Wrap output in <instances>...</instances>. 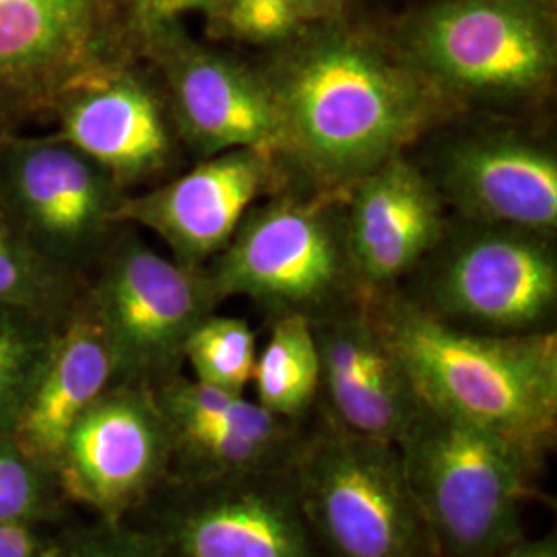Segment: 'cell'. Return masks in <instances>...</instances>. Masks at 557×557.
<instances>
[{
  "label": "cell",
  "mask_w": 557,
  "mask_h": 557,
  "mask_svg": "<svg viewBox=\"0 0 557 557\" xmlns=\"http://www.w3.org/2000/svg\"><path fill=\"white\" fill-rule=\"evenodd\" d=\"M289 41L262 75L277 110L278 153L322 188H354L450 108V94L398 48L343 21L308 25Z\"/></svg>",
  "instance_id": "obj_1"
},
{
  "label": "cell",
  "mask_w": 557,
  "mask_h": 557,
  "mask_svg": "<svg viewBox=\"0 0 557 557\" xmlns=\"http://www.w3.org/2000/svg\"><path fill=\"white\" fill-rule=\"evenodd\" d=\"M419 403L535 450L556 446L557 335L485 333L400 296L363 299Z\"/></svg>",
  "instance_id": "obj_2"
},
{
  "label": "cell",
  "mask_w": 557,
  "mask_h": 557,
  "mask_svg": "<svg viewBox=\"0 0 557 557\" xmlns=\"http://www.w3.org/2000/svg\"><path fill=\"white\" fill-rule=\"evenodd\" d=\"M395 446L440 557L496 556L524 535L547 457L423 405Z\"/></svg>",
  "instance_id": "obj_3"
},
{
  "label": "cell",
  "mask_w": 557,
  "mask_h": 557,
  "mask_svg": "<svg viewBox=\"0 0 557 557\" xmlns=\"http://www.w3.org/2000/svg\"><path fill=\"white\" fill-rule=\"evenodd\" d=\"M139 54L133 0H0V137L52 124L71 91Z\"/></svg>",
  "instance_id": "obj_4"
},
{
  "label": "cell",
  "mask_w": 557,
  "mask_h": 557,
  "mask_svg": "<svg viewBox=\"0 0 557 557\" xmlns=\"http://www.w3.org/2000/svg\"><path fill=\"white\" fill-rule=\"evenodd\" d=\"M294 479L324 557H440L395 444L349 434L317 413Z\"/></svg>",
  "instance_id": "obj_5"
},
{
  "label": "cell",
  "mask_w": 557,
  "mask_h": 557,
  "mask_svg": "<svg viewBox=\"0 0 557 557\" xmlns=\"http://www.w3.org/2000/svg\"><path fill=\"white\" fill-rule=\"evenodd\" d=\"M85 301L110 347L116 384L156 388L182 372L186 338L223 299L205 269L126 238L103 250Z\"/></svg>",
  "instance_id": "obj_6"
},
{
  "label": "cell",
  "mask_w": 557,
  "mask_h": 557,
  "mask_svg": "<svg viewBox=\"0 0 557 557\" xmlns=\"http://www.w3.org/2000/svg\"><path fill=\"white\" fill-rule=\"evenodd\" d=\"M398 50L444 91L524 96L556 73V27L541 0H436L400 25Z\"/></svg>",
  "instance_id": "obj_7"
},
{
  "label": "cell",
  "mask_w": 557,
  "mask_h": 557,
  "mask_svg": "<svg viewBox=\"0 0 557 557\" xmlns=\"http://www.w3.org/2000/svg\"><path fill=\"white\" fill-rule=\"evenodd\" d=\"M128 520L165 557H324L294 465L234 478L168 479Z\"/></svg>",
  "instance_id": "obj_8"
},
{
  "label": "cell",
  "mask_w": 557,
  "mask_h": 557,
  "mask_svg": "<svg viewBox=\"0 0 557 557\" xmlns=\"http://www.w3.org/2000/svg\"><path fill=\"white\" fill-rule=\"evenodd\" d=\"M126 195L100 163L57 133L0 137V207L32 246L87 278Z\"/></svg>",
  "instance_id": "obj_9"
},
{
  "label": "cell",
  "mask_w": 557,
  "mask_h": 557,
  "mask_svg": "<svg viewBox=\"0 0 557 557\" xmlns=\"http://www.w3.org/2000/svg\"><path fill=\"white\" fill-rule=\"evenodd\" d=\"M54 475L71 508L133 517L170 479V436L153 388L112 384L69 434Z\"/></svg>",
  "instance_id": "obj_10"
},
{
  "label": "cell",
  "mask_w": 557,
  "mask_h": 557,
  "mask_svg": "<svg viewBox=\"0 0 557 557\" xmlns=\"http://www.w3.org/2000/svg\"><path fill=\"white\" fill-rule=\"evenodd\" d=\"M207 273L221 299L246 296L275 317L319 319L335 310L345 260L319 202L283 199L248 213Z\"/></svg>",
  "instance_id": "obj_11"
},
{
  "label": "cell",
  "mask_w": 557,
  "mask_h": 557,
  "mask_svg": "<svg viewBox=\"0 0 557 557\" xmlns=\"http://www.w3.org/2000/svg\"><path fill=\"white\" fill-rule=\"evenodd\" d=\"M145 54L158 60L172 119L200 158L234 149L277 156V110L262 75L184 38L180 25L147 36Z\"/></svg>",
  "instance_id": "obj_12"
},
{
  "label": "cell",
  "mask_w": 557,
  "mask_h": 557,
  "mask_svg": "<svg viewBox=\"0 0 557 557\" xmlns=\"http://www.w3.org/2000/svg\"><path fill=\"white\" fill-rule=\"evenodd\" d=\"M170 436V479L205 481L292 467L308 425L176 374L153 388Z\"/></svg>",
  "instance_id": "obj_13"
},
{
  "label": "cell",
  "mask_w": 557,
  "mask_h": 557,
  "mask_svg": "<svg viewBox=\"0 0 557 557\" xmlns=\"http://www.w3.org/2000/svg\"><path fill=\"white\" fill-rule=\"evenodd\" d=\"M556 304L554 252L518 232H490L458 246L421 306L475 331L533 333L545 331Z\"/></svg>",
  "instance_id": "obj_14"
},
{
  "label": "cell",
  "mask_w": 557,
  "mask_h": 557,
  "mask_svg": "<svg viewBox=\"0 0 557 557\" xmlns=\"http://www.w3.org/2000/svg\"><path fill=\"white\" fill-rule=\"evenodd\" d=\"M271 158L234 149L202 160L153 190L124 197L116 223L149 230L186 267L202 264L230 244L271 180Z\"/></svg>",
  "instance_id": "obj_15"
},
{
  "label": "cell",
  "mask_w": 557,
  "mask_h": 557,
  "mask_svg": "<svg viewBox=\"0 0 557 557\" xmlns=\"http://www.w3.org/2000/svg\"><path fill=\"white\" fill-rule=\"evenodd\" d=\"M312 326L320 356L317 413L349 434L397 444L421 403L366 304L335 308Z\"/></svg>",
  "instance_id": "obj_16"
},
{
  "label": "cell",
  "mask_w": 557,
  "mask_h": 557,
  "mask_svg": "<svg viewBox=\"0 0 557 557\" xmlns=\"http://www.w3.org/2000/svg\"><path fill=\"white\" fill-rule=\"evenodd\" d=\"M54 133L128 186L172 160V135L160 96L135 64L119 66L60 101Z\"/></svg>",
  "instance_id": "obj_17"
},
{
  "label": "cell",
  "mask_w": 557,
  "mask_h": 557,
  "mask_svg": "<svg viewBox=\"0 0 557 557\" xmlns=\"http://www.w3.org/2000/svg\"><path fill=\"white\" fill-rule=\"evenodd\" d=\"M436 186L411 161H384L354 186L347 248L368 296L407 275L442 238Z\"/></svg>",
  "instance_id": "obj_18"
},
{
  "label": "cell",
  "mask_w": 557,
  "mask_h": 557,
  "mask_svg": "<svg viewBox=\"0 0 557 557\" xmlns=\"http://www.w3.org/2000/svg\"><path fill=\"white\" fill-rule=\"evenodd\" d=\"M446 188L479 220L524 232L557 225V160L547 149L512 135L457 145L444 165Z\"/></svg>",
  "instance_id": "obj_19"
},
{
  "label": "cell",
  "mask_w": 557,
  "mask_h": 557,
  "mask_svg": "<svg viewBox=\"0 0 557 557\" xmlns=\"http://www.w3.org/2000/svg\"><path fill=\"white\" fill-rule=\"evenodd\" d=\"M112 384H116L112 354L83 296L60 326L50 358L11 436L54 473L69 434Z\"/></svg>",
  "instance_id": "obj_20"
},
{
  "label": "cell",
  "mask_w": 557,
  "mask_h": 557,
  "mask_svg": "<svg viewBox=\"0 0 557 557\" xmlns=\"http://www.w3.org/2000/svg\"><path fill=\"white\" fill-rule=\"evenodd\" d=\"M252 386L257 403L273 416L308 425L319 407L320 356L312 319L278 314L259 351Z\"/></svg>",
  "instance_id": "obj_21"
},
{
  "label": "cell",
  "mask_w": 557,
  "mask_h": 557,
  "mask_svg": "<svg viewBox=\"0 0 557 557\" xmlns=\"http://www.w3.org/2000/svg\"><path fill=\"white\" fill-rule=\"evenodd\" d=\"M87 278L38 252L0 207V304L64 324L85 296Z\"/></svg>",
  "instance_id": "obj_22"
},
{
  "label": "cell",
  "mask_w": 557,
  "mask_h": 557,
  "mask_svg": "<svg viewBox=\"0 0 557 557\" xmlns=\"http://www.w3.org/2000/svg\"><path fill=\"white\" fill-rule=\"evenodd\" d=\"M62 324L0 304V434H13Z\"/></svg>",
  "instance_id": "obj_23"
},
{
  "label": "cell",
  "mask_w": 557,
  "mask_h": 557,
  "mask_svg": "<svg viewBox=\"0 0 557 557\" xmlns=\"http://www.w3.org/2000/svg\"><path fill=\"white\" fill-rule=\"evenodd\" d=\"M182 358L193 379L244 395L252 384L259 358L257 335L246 320L213 312L186 338Z\"/></svg>",
  "instance_id": "obj_24"
},
{
  "label": "cell",
  "mask_w": 557,
  "mask_h": 557,
  "mask_svg": "<svg viewBox=\"0 0 557 557\" xmlns=\"http://www.w3.org/2000/svg\"><path fill=\"white\" fill-rule=\"evenodd\" d=\"M71 512L57 475L11 434H0V524L57 527Z\"/></svg>",
  "instance_id": "obj_25"
},
{
  "label": "cell",
  "mask_w": 557,
  "mask_h": 557,
  "mask_svg": "<svg viewBox=\"0 0 557 557\" xmlns=\"http://www.w3.org/2000/svg\"><path fill=\"white\" fill-rule=\"evenodd\" d=\"M50 557H165L160 543L133 520L69 517L52 529Z\"/></svg>",
  "instance_id": "obj_26"
},
{
  "label": "cell",
  "mask_w": 557,
  "mask_h": 557,
  "mask_svg": "<svg viewBox=\"0 0 557 557\" xmlns=\"http://www.w3.org/2000/svg\"><path fill=\"white\" fill-rule=\"evenodd\" d=\"M213 20L250 44H283L310 25L306 0H215Z\"/></svg>",
  "instance_id": "obj_27"
},
{
  "label": "cell",
  "mask_w": 557,
  "mask_h": 557,
  "mask_svg": "<svg viewBox=\"0 0 557 557\" xmlns=\"http://www.w3.org/2000/svg\"><path fill=\"white\" fill-rule=\"evenodd\" d=\"M133 7L139 21L143 41L153 32L180 25V21L188 15L200 13L211 20L215 15V0H133Z\"/></svg>",
  "instance_id": "obj_28"
},
{
  "label": "cell",
  "mask_w": 557,
  "mask_h": 557,
  "mask_svg": "<svg viewBox=\"0 0 557 557\" xmlns=\"http://www.w3.org/2000/svg\"><path fill=\"white\" fill-rule=\"evenodd\" d=\"M54 527L0 524V557H50Z\"/></svg>",
  "instance_id": "obj_29"
},
{
  "label": "cell",
  "mask_w": 557,
  "mask_h": 557,
  "mask_svg": "<svg viewBox=\"0 0 557 557\" xmlns=\"http://www.w3.org/2000/svg\"><path fill=\"white\" fill-rule=\"evenodd\" d=\"M492 557H557V539L554 533L537 539L522 535Z\"/></svg>",
  "instance_id": "obj_30"
},
{
  "label": "cell",
  "mask_w": 557,
  "mask_h": 557,
  "mask_svg": "<svg viewBox=\"0 0 557 557\" xmlns=\"http://www.w3.org/2000/svg\"><path fill=\"white\" fill-rule=\"evenodd\" d=\"M349 2L351 0H306L310 25L343 21Z\"/></svg>",
  "instance_id": "obj_31"
}]
</instances>
